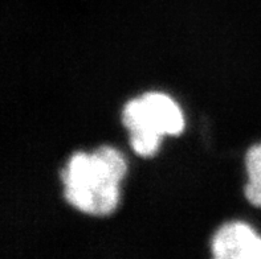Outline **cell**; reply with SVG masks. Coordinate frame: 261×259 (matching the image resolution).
<instances>
[{"mask_svg": "<svg viewBox=\"0 0 261 259\" xmlns=\"http://www.w3.org/2000/svg\"><path fill=\"white\" fill-rule=\"evenodd\" d=\"M127 172L125 156L112 146L93 152H76L61 172L64 197L90 216L112 214L121 201V183Z\"/></svg>", "mask_w": 261, "mask_h": 259, "instance_id": "1", "label": "cell"}, {"mask_svg": "<svg viewBox=\"0 0 261 259\" xmlns=\"http://www.w3.org/2000/svg\"><path fill=\"white\" fill-rule=\"evenodd\" d=\"M122 122L130 135V145L137 155L150 158L158 152L163 136H175L185 130V115L170 95L145 93L123 107Z\"/></svg>", "mask_w": 261, "mask_h": 259, "instance_id": "2", "label": "cell"}, {"mask_svg": "<svg viewBox=\"0 0 261 259\" xmlns=\"http://www.w3.org/2000/svg\"><path fill=\"white\" fill-rule=\"evenodd\" d=\"M211 250L218 259H261V234L242 221L228 222L215 233Z\"/></svg>", "mask_w": 261, "mask_h": 259, "instance_id": "3", "label": "cell"}, {"mask_svg": "<svg viewBox=\"0 0 261 259\" xmlns=\"http://www.w3.org/2000/svg\"><path fill=\"white\" fill-rule=\"evenodd\" d=\"M247 184L244 196L253 207L261 208V143L252 146L245 155Z\"/></svg>", "mask_w": 261, "mask_h": 259, "instance_id": "4", "label": "cell"}]
</instances>
